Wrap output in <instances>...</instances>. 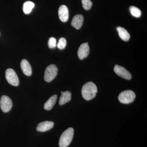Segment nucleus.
<instances>
[{
  "label": "nucleus",
  "mask_w": 147,
  "mask_h": 147,
  "mask_svg": "<svg viewBox=\"0 0 147 147\" xmlns=\"http://www.w3.org/2000/svg\"><path fill=\"white\" fill-rule=\"evenodd\" d=\"M59 18L62 22H66L69 19V10L67 7L65 5H62L59 8Z\"/></svg>",
  "instance_id": "obj_9"
},
{
  "label": "nucleus",
  "mask_w": 147,
  "mask_h": 147,
  "mask_svg": "<svg viewBox=\"0 0 147 147\" xmlns=\"http://www.w3.org/2000/svg\"><path fill=\"white\" fill-rule=\"evenodd\" d=\"M5 78L9 84L14 86H17L19 84V80L17 74L13 69L9 68L5 72Z\"/></svg>",
  "instance_id": "obj_5"
},
{
  "label": "nucleus",
  "mask_w": 147,
  "mask_h": 147,
  "mask_svg": "<svg viewBox=\"0 0 147 147\" xmlns=\"http://www.w3.org/2000/svg\"><path fill=\"white\" fill-rule=\"evenodd\" d=\"M13 103L10 98L7 96L3 95L0 100V107L3 112L8 113L12 108Z\"/></svg>",
  "instance_id": "obj_6"
},
{
  "label": "nucleus",
  "mask_w": 147,
  "mask_h": 147,
  "mask_svg": "<svg viewBox=\"0 0 147 147\" xmlns=\"http://www.w3.org/2000/svg\"><path fill=\"white\" fill-rule=\"evenodd\" d=\"M21 67L23 73L27 76H30L32 74L31 66L29 62L25 59L22 60L21 62Z\"/></svg>",
  "instance_id": "obj_12"
},
{
  "label": "nucleus",
  "mask_w": 147,
  "mask_h": 147,
  "mask_svg": "<svg viewBox=\"0 0 147 147\" xmlns=\"http://www.w3.org/2000/svg\"><path fill=\"white\" fill-rule=\"evenodd\" d=\"M67 45V41L65 38H61L59 40V42L57 44V47L59 49L63 50L65 48Z\"/></svg>",
  "instance_id": "obj_19"
},
{
  "label": "nucleus",
  "mask_w": 147,
  "mask_h": 147,
  "mask_svg": "<svg viewBox=\"0 0 147 147\" xmlns=\"http://www.w3.org/2000/svg\"><path fill=\"white\" fill-rule=\"evenodd\" d=\"M48 45L50 48H54L57 46V40L54 37H51L48 40Z\"/></svg>",
  "instance_id": "obj_20"
},
{
  "label": "nucleus",
  "mask_w": 147,
  "mask_h": 147,
  "mask_svg": "<svg viewBox=\"0 0 147 147\" xmlns=\"http://www.w3.org/2000/svg\"><path fill=\"white\" fill-rule=\"evenodd\" d=\"M54 125L53 121H45L38 124L36 127V130L38 131L45 132L51 129Z\"/></svg>",
  "instance_id": "obj_10"
},
{
  "label": "nucleus",
  "mask_w": 147,
  "mask_h": 147,
  "mask_svg": "<svg viewBox=\"0 0 147 147\" xmlns=\"http://www.w3.org/2000/svg\"><path fill=\"white\" fill-rule=\"evenodd\" d=\"M74 134V131L72 127L69 128L65 130L61 135L59 145L60 147H67L70 144L72 141Z\"/></svg>",
  "instance_id": "obj_2"
},
{
  "label": "nucleus",
  "mask_w": 147,
  "mask_h": 147,
  "mask_svg": "<svg viewBox=\"0 0 147 147\" xmlns=\"http://www.w3.org/2000/svg\"><path fill=\"white\" fill-rule=\"evenodd\" d=\"M71 93L69 91H65L62 93L60 98L59 104L60 105H63L67 102H69L71 100Z\"/></svg>",
  "instance_id": "obj_15"
},
{
  "label": "nucleus",
  "mask_w": 147,
  "mask_h": 147,
  "mask_svg": "<svg viewBox=\"0 0 147 147\" xmlns=\"http://www.w3.org/2000/svg\"><path fill=\"white\" fill-rule=\"evenodd\" d=\"M97 93L96 85L92 82H87L82 87V96L87 100H91L94 98Z\"/></svg>",
  "instance_id": "obj_1"
},
{
  "label": "nucleus",
  "mask_w": 147,
  "mask_h": 147,
  "mask_svg": "<svg viewBox=\"0 0 147 147\" xmlns=\"http://www.w3.org/2000/svg\"><path fill=\"white\" fill-rule=\"evenodd\" d=\"M119 36L125 41H127L130 38V34L125 29L122 27H118L117 28Z\"/></svg>",
  "instance_id": "obj_13"
},
{
  "label": "nucleus",
  "mask_w": 147,
  "mask_h": 147,
  "mask_svg": "<svg viewBox=\"0 0 147 147\" xmlns=\"http://www.w3.org/2000/svg\"><path fill=\"white\" fill-rule=\"evenodd\" d=\"M114 70L116 74L123 79L127 80H130L131 79V74L123 67L116 65L114 67Z\"/></svg>",
  "instance_id": "obj_7"
},
{
  "label": "nucleus",
  "mask_w": 147,
  "mask_h": 147,
  "mask_svg": "<svg viewBox=\"0 0 147 147\" xmlns=\"http://www.w3.org/2000/svg\"><path fill=\"white\" fill-rule=\"evenodd\" d=\"M136 98V94L133 91L127 90L121 92L119 96V100L123 104H129L133 102Z\"/></svg>",
  "instance_id": "obj_3"
},
{
  "label": "nucleus",
  "mask_w": 147,
  "mask_h": 147,
  "mask_svg": "<svg viewBox=\"0 0 147 147\" xmlns=\"http://www.w3.org/2000/svg\"><path fill=\"white\" fill-rule=\"evenodd\" d=\"M57 95L55 94L52 96L48 100L45 102L44 105V108L45 110H50L54 107L55 103L57 102Z\"/></svg>",
  "instance_id": "obj_14"
},
{
  "label": "nucleus",
  "mask_w": 147,
  "mask_h": 147,
  "mask_svg": "<svg viewBox=\"0 0 147 147\" xmlns=\"http://www.w3.org/2000/svg\"><path fill=\"white\" fill-rule=\"evenodd\" d=\"M84 17L82 14H77L72 18L71 25L77 30L81 28L84 23Z\"/></svg>",
  "instance_id": "obj_11"
},
{
  "label": "nucleus",
  "mask_w": 147,
  "mask_h": 147,
  "mask_svg": "<svg viewBox=\"0 0 147 147\" xmlns=\"http://www.w3.org/2000/svg\"><path fill=\"white\" fill-rule=\"evenodd\" d=\"M58 71L57 67L55 65L48 66L45 69L44 79L47 82H52L57 76Z\"/></svg>",
  "instance_id": "obj_4"
},
{
  "label": "nucleus",
  "mask_w": 147,
  "mask_h": 147,
  "mask_svg": "<svg viewBox=\"0 0 147 147\" xmlns=\"http://www.w3.org/2000/svg\"><path fill=\"white\" fill-rule=\"evenodd\" d=\"M88 42L84 43L80 45L78 51V56L79 59L83 60L86 58L90 53V47Z\"/></svg>",
  "instance_id": "obj_8"
},
{
  "label": "nucleus",
  "mask_w": 147,
  "mask_h": 147,
  "mask_svg": "<svg viewBox=\"0 0 147 147\" xmlns=\"http://www.w3.org/2000/svg\"><path fill=\"white\" fill-rule=\"evenodd\" d=\"M129 11L131 15L134 17L139 18L142 15V11L140 9L134 6H131L129 7Z\"/></svg>",
  "instance_id": "obj_17"
},
{
  "label": "nucleus",
  "mask_w": 147,
  "mask_h": 147,
  "mask_svg": "<svg viewBox=\"0 0 147 147\" xmlns=\"http://www.w3.org/2000/svg\"></svg>",
  "instance_id": "obj_21"
},
{
  "label": "nucleus",
  "mask_w": 147,
  "mask_h": 147,
  "mask_svg": "<svg viewBox=\"0 0 147 147\" xmlns=\"http://www.w3.org/2000/svg\"><path fill=\"white\" fill-rule=\"evenodd\" d=\"M34 3L30 1L24 3L23 5V11L26 14H29L31 12L32 9L34 7Z\"/></svg>",
  "instance_id": "obj_16"
},
{
  "label": "nucleus",
  "mask_w": 147,
  "mask_h": 147,
  "mask_svg": "<svg viewBox=\"0 0 147 147\" xmlns=\"http://www.w3.org/2000/svg\"><path fill=\"white\" fill-rule=\"evenodd\" d=\"M83 8L86 10L90 9L92 5V3L91 0H82Z\"/></svg>",
  "instance_id": "obj_18"
}]
</instances>
